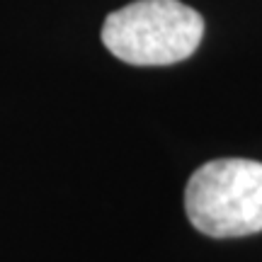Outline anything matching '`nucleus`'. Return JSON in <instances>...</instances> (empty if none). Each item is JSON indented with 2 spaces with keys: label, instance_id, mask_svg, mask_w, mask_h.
I'll return each instance as SVG.
<instances>
[{
  "label": "nucleus",
  "instance_id": "nucleus-1",
  "mask_svg": "<svg viewBox=\"0 0 262 262\" xmlns=\"http://www.w3.org/2000/svg\"><path fill=\"white\" fill-rule=\"evenodd\" d=\"M204 19L180 0H136L104 19L102 44L131 66H170L196 51Z\"/></svg>",
  "mask_w": 262,
  "mask_h": 262
},
{
  "label": "nucleus",
  "instance_id": "nucleus-2",
  "mask_svg": "<svg viewBox=\"0 0 262 262\" xmlns=\"http://www.w3.org/2000/svg\"><path fill=\"white\" fill-rule=\"evenodd\" d=\"M185 211L199 233L241 238L262 231V163L219 158L192 172Z\"/></svg>",
  "mask_w": 262,
  "mask_h": 262
}]
</instances>
